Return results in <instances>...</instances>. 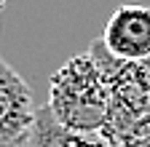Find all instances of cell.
<instances>
[{
	"label": "cell",
	"mask_w": 150,
	"mask_h": 147,
	"mask_svg": "<svg viewBox=\"0 0 150 147\" xmlns=\"http://www.w3.org/2000/svg\"><path fill=\"white\" fill-rule=\"evenodd\" d=\"M3 6H6V3H3V0H0V11H3Z\"/></svg>",
	"instance_id": "obj_6"
},
{
	"label": "cell",
	"mask_w": 150,
	"mask_h": 147,
	"mask_svg": "<svg viewBox=\"0 0 150 147\" xmlns=\"http://www.w3.org/2000/svg\"><path fill=\"white\" fill-rule=\"evenodd\" d=\"M105 72L110 110L102 136L112 147H150V59H118L97 38L88 46Z\"/></svg>",
	"instance_id": "obj_1"
},
{
	"label": "cell",
	"mask_w": 150,
	"mask_h": 147,
	"mask_svg": "<svg viewBox=\"0 0 150 147\" xmlns=\"http://www.w3.org/2000/svg\"><path fill=\"white\" fill-rule=\"evenodd\" d=\"M107 51L118 59H150V8L123 3L102 30Z\"/></svg>",
	"instance_id": "obj_4"
},
{
	"label": "cell",
	"mask_w": 150,
	"mask_h": 147,
	"mask_svg": "<svg viewBox=\"0 0 150 147\" xmlns=\"http://www.w3.org/2000/svg\"><path fill=\"white\" fill-rule=\"evenodd\" d=\"M48 110L54 118L75 131L102 134L107 123L110 94L105 72L91 51L75 53L48 80Z\"/></svg>",
	"instance_id": "obj_2"
},
{
	"label": "cell",
	"mask_w": 150,
	"mask_h": 147,
	"mask_svg": "<svg viewBox=\"0 0 150 147\" xmlns=\"http://www.w3.org/2000/svg\"><path fill=\"white\" fill-rule=\"evenodd\" d=\"M38 107L27 80L0 56V147L27 144Z\"/></svg>",
	"instance_id": "obj_3"
},
{
	"label": "cell",
	"mask_w": 150,
	"mask_h": 147,
	"mask_svg": "<svg viewBox=\"0 0 150 147\" xmlns=\"http://www.w3.org/2000/svg\"><path fill=\"white\" fill-rule=\"evenodd\" d=\"M27 147H112L102 134H88V131H75L54 118L48 104L38 107L35 126Z\"/></svg>",
	"instance_id": "obj_5"
},
{
	"label": "cell",
	"mask_w": 150,
	"mask_h": 147,
	"mask_svg": "<svg viewBox=\"0 0 150 147\" xmlns=\"http://www.w3.org/2000/svg\"><path fill=\"white\" fill-rule=\"evenodd\" d=\"M19 147H27V144H19Z\"/></svg>",
	"instance_id": "obj_7"
}]
</instances>
